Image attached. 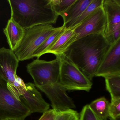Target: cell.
<instances>
[{
  "label": "cell",
  "mask_w": 120,
  "mask_h": 120,
  "mask_svg": "<svg viewBox=\"0 0 120 120\" xmlns=\"http://www.w3.org/2000/svg\"><path fill=\"white\" fill-rule=\"evenodd\" d=\"M60 56L51 61L37 59L28 64L27 71L33 78L36 87L50 91L58 90L60 86Z\"/></svg>",
  "instance_id": "3"
},
{
  "label": "cell",
  "mask_w": 120,
  "mask_h": 120,
  "mask_svg": "<svg viewBox=\"0 0 120 120\" xmlns=\"http://www.w3.org/2000/svg\"><path fill=\"white\" fill-rule=\"evenodd\" d=\"M59 81L67 90L90 91L92 86L90 80L73 63L64 55L60 56Z\"/></svg>",
  "instance_id": "6"
},
{
  "label": "cell",
  "mask_w": 120,
  "mask_h": 120,
  "mask_svg": "<svg viewBox=\"0 0 120 120\" xmlns=\"http://www.w3.org/2000/svg\"><path fill=\"white\" fill-rule=\"evenodd\" d=\"M11 17L24 30L35 26L56 23L59 16L50 0H8Z\"/></svg>",
  "instance_id": "2"
},
{
  "label": "cell",
  "mask_w": 120,
  "mask_h": 120,
  "mask_svg": "<svg viewBox=\"0 0 120 120\" xmlns=\"http://www.w3.org/2000/svg\"><path fill=\"white\" fill-rule=\"evenodd\" d=\"M24 31L25 30L12 18L8 20L3 32L12 51L14 52L18 47L24 35Z\"/></svg>",
  "instance_id": "14"
},
{
  "label": "cell",
  "mask_w": 120,
  "mask_h": 120,
  "mask_svg": "<svg viewBox=\"0 0 120 120\" xmlns=\"http://www.w3.org/2000/svg\"><path fill=\"white\" fill-rule=\"evenodd\" d=\"M57 112L54 109H50L44 112L38 120H55Z\"/></svg>",
  "instance_id": "23"
},
{
  "label": "cell",
  "mask_w": 120,
  "mask_h": 120,
  "mask_svg": "<svg viewBox=\"0 0 120 120\" xmlns=\"http://www.w3.org/2000/svg\"><path fill=\"white\" fill-rule=\"evenodd\" d=\"M79 120H102L91 109L89 105L85 106L79 115Z\"/></svg>",
  "instance_id": "21"
},
{
  "label": "cell",
  "mask_w": 120,
  "mask_h": 120,
  "mask_svg": "<svg viewBox=\"0 0 120 120\" xmlns=\"http://www.w3.org/2000/svg\"><path fill=\"white\" fill-rule=\"evenodd\" d=\"M110 103L104 97L100 98L89 105L93 111L102 120H107L109 117Z\"/></svg>",
  "instance_id": "15"
},
{
  "label": "cell",
  "mask_w": 120,
  "mask_h": 120,
  "mask_svg": "<svg viewBox=\"0 0 120 120\" xmlns=\"http://www.w3.org/2000/svg\"><path fill=\"white\" fill-rule=\"evenodd\" d=\"M111 45L104 34H92L76 40L63 55L91 81Z\"/></svg>",
  "instance_id": "1"
},
{
  "label": "cell",
  "mask_w": 120,
  "mask_h": 120,
  "mask_svg": "<svg viewBox=\"0 0 120 120\" xmlns=\"http://www.w3.org/2000/svg\"><path fill=\"white\" fill-rule=\"evenodd\" d=\"M55 120H79V115L76 111L69 109L57 112Z\"/></svg>",
  "instance_id": "20"
},
{
  "label": "cell",
  "mask_w": 120,
  "mask_h": 120,
  "mask_svg": "<svg viewBox=\"0 0 120 120\" xmlns=\"http://www.w3.org/2000/svg\"><path fill=\"white\" fill-rule=\"evenodd\" d=\"M31 114L12 93L7 82L0 77V120H24Z\"/></svg>",
  "instance_id": "5"
},
{
  "label": "cell",
  "mask_w": 120,
  "mask_h": 120,
  "mask_svg": "<svg viewBox=\"0 0 120 120\" xmlns=\"http://www.w3.org/2000/svg\"><path fill=\"white\" fill-rule=\"evenodd\" d=\"M106 17L104 36L111 45L120 39V0H103Z\"/></svg>",
  "instance_id": "7"
},
{
  "label": "cell",
  "mask_w": 120,
  "mask_h": 120,
  "mask_svg": "<svg viewBox=\"0 0 120 120\" xmlns=\"http://www.w3.org/2000/svg\"><path fill=\"white\" fill-rule=\"evenodd\" d=\"M65 28L63 26L60 27L59 29L50 35L35 51L33 55V58L37 57L39 59L42 55L45 54L49 49L63 33Z\"/></svg>",
  "instance_id": "16"
},
{
  "label": "cell",
  "mask_w": 120,
  "mask_h": 120,
  "mask_svg": "<svg viewBox=\"0 0 120 120\" xmlns=\"http://www.w3.org/2000/svg\"><path fill=\"white\" fill-rule=\"evenodd\" d=\"M36 87L33 83H25V86L16 93L17 97L28 108L31 113H44L50 107L49 104L45 101Z\"/></svg>",
  "instance_id": "9"
},
{
  "label": "cell",
  "mask_w": 120,
  "mask_h": 120,
  "mask_svg": "<svg viewBox=\"0 0 120 120\" xmlns=\"http://www.w3.org/2000/svg\"><path fill=\"white\" fill-rule=\"evenodd\" d=\"M114 75H120V39L111 45L95 76L105 78Z\"/></svg>",
  "instance_id": "10"
},
{
  "label": "cell",
  "mask_w": 120,
  "mask_h": 120,
  "mask_svg": "<svg viewBox=\"0 0 120 120\" xmlns=\"http://www.w3.org/2000/svg\"><path fill=\"white\" fill-rule=\"evenodd\" d=\"M92 0H76L68 9L60 15L63 19L62 26L68 29L79 17Z\"/></svg>",
  "instance_id": "13"
},
{
  "label": "cell",
  "mask_w": 120,
  "mask_h": 120,
  "mask_svg": "<svg viewBox=\"0 0 120 120\" xmlns=\"http://www.w3.org/2000/svg\"><path fill=\"white\" fill-rule=\"evenodd\" d=\"M75 1L76 0H50L53 10L59 16L68 9Z\"/></svg>",
  "instance_id": "19"
},
{
  "label": "cell",
  "mask_w": 120,
  "mask_h": 120,
  "mask_svg": "<svg viewBox=\"0 0 120 120\" xmlns=\"http://www.w3.org/2000/svg\"><path fill=\"white\" fill-rule=\"evenodd\" d=\"M19 60L13 51L3 47L0 49V77L12 86L19 76L17 75Z\"/></svg>",
  "instance_id": "11"
},
{
  "label": "cell",
  "mask_w": 120,
  "mask_h": 120,
  "mask_svg": "<svg viewBox=\"0 0 120 120\" xmlns=\"http://www.w3.org/2000/svg\"><path fill=\"white\" fill-rule=\"evenodd\" d=\"M110 120H120V116L118 117V118H116L115 119H112L111 118H109Z\"/></svg>",
  "instance_id": "24"
},
{
  "label": "cell",
  "mask_w": 120,
  "mask_h": 120,
  "mask_svg": "<svg viewBox=\"0 0 120 120\" xmlns=\"http://www.w3.org/2000/svg\"><path fill=\"white\" fill-rule=\"evenodd\" d=\"M109 118L115 119L120 116V99H111L109 111Z\"/></svg>",
  "instance_id": "22"
},
{
  "label": "cell",
  "mask_w": 120,
  "mask_h": 120,
  "mask_svg": "<svg viewBox=\"0 0 120 120\" xmlns=\"http://www.w3.org/2000/svg\"><path fill=\"white\" fill-rule=\"evenodd\" d=\"M103 0H92L80 17L68 29H73L80 25L97 8L102 6Z\"/></svg>",
  "instance_id": "18"
},
{
  "label": "cell",
  "mask_w": 120,
  "mask_h": 120,
  "mask_svg": "<svg viewBox=\"0 0 120 120\" xmlns=\"http://www.w3.org/2000/svg\"><path fill=\"white\" fill-rule=\"evenodd\" d=\"M77 35L74 30L66 29L54 43L45 52V54L50 53L56 56L63 55L69 47L76 40Z\"/></svg>",
  "instance_id": "12"
},
{
  "label": "cell",
  "mask_w": 120,
  "mask_h": 120,
  "mask_svg": "<svg viewBox=\"0 0 120 120\" xmlns=\"http://www.w3.org/2000/svg\"><path fill=\"white\" fill-rule=\"evenodd\" d=\"M106 26V16L102 6L97 8L73 30L77 35V40L92 34H104Z\"/></svg>",
  "instance_id": "8"
},
{
  "label": "cell",
  "mask_w": 120,
  "mask_h": 120,
  "mask_svg": "<svg viewBox=\"0 0 120 120\" xmlns=\"http://www.w3.org/2000/svg\"><path fill=\"white\" fill-rule=\"evenodd\" d=\"M59 28H55L52 24H47L25 30L21 41L14 52L19 61L33 59L35 51Z\"/></svg>",
  "instance_id": "4"
},
{
  "label": "cell",
  "mask_w": 120,
  "mask_h": 120,
  "mask_svg": "<svg viewBox=\"0 0 120 120\" xmlns=\"http://www.w3.org/2000/svg\"><path fill=\"white\" fill-rule=\"evenodd\" d=\"M105 78L106 87L111 99H120V75L110 76Z\"/></svg>",
  "instance_id": "17"
}]
</instances>
